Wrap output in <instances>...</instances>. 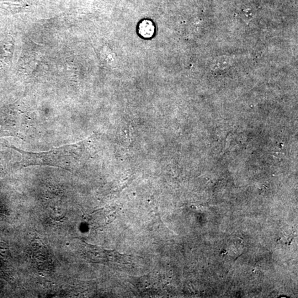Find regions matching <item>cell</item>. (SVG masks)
<instances>
[{"mask_svg":"<svg viewBox=\"0 0 298 298\" xmlns=\"http://www.w3.org/2000/svg\"><path fill=\"white\" fill-rule=\"evenodd\" d=\"M22 156L20 166H46L61 168L72 171L81 162L84 156L82 143L66 145L48 152H32L12 146Z\"/></svg>","mask_w":298,"mask_h":298,"instance_id":"6da1fadb","label":"cell"},{"mask_svg":"<svg viewBox=\"0 0 298 298\" xmlns=\"http://www.w3.org/2000/svg\"><path fill=\"white\" fill-rule=\"evenodd\" d=\"M140 31L142 36L150 38L154 33V26L150 21L144 20L140 24Z\"/></svg>","mask_w":298,"mask_h":298,"instance_id":"7a4b0ae2","label":"cell"},{"mask_svg":"<svg viewBox=\"0 0 298 298\" xmlns=\"http://www.w3.org/2000/svg\"><path fill=\"white\" fill-rule=\"evenodd\" d=\"M4 152H0V174L4 175L6 172V164L4 158Z\"/></svg>","mask_w":298,"mask_h":298,"instance_id":"3957f363","label":"cell"}]
</instances>
